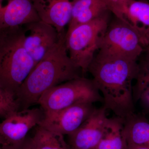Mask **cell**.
Listing matches in <instances>:
<instances>
[{
    "mask_svg": "<svg viewBox=\"0 0 149 149\" xmlns=\"http://www.w3.org/2000/svg\"><path fill=\"white\" fill-rule=\"evenodd\" d=\"M138 69V61L99 52L88 68L102 97L103 107L116 116L124 118L135 112L133 82Z\"/></svg>",
    "mask_w": 149,
    "mask_h": 149,
    "instance_id": "1",
    "label": "cell"
},
{
    "mask_svg": "<svg viewBox=\"0 0 149 149\" xmlns=\"http://www.w3.org/2000/svg\"><path fill=\"white\" fill-rule=\"evenodd\" d=\"M65 35L35 65L17 92L20 110L37 104L42 95L51 88L83 76L70 57Z\"/></svg>",
    "mask_w": 149,
    "mask_h": 149,
    "instance_id": "2",
    "label": "cell"
},
{
    "mask_svg": "<svg viewBox=\"0 0 149 149\" xmlns=\"http://www.w3.org/2000/svg\"><path fill=\"white\" fill-rule=\"evenodd\" d=\"M23 39L22 26L0 29V85L15 95L35 67Z\"/></svg>",
    "mask_w": 149,
    "mask_h": 149,
    "instance_id": "3",
    "label": "cell"
},
{
    "mask_svg": "<svg viewBox=\"0 0 149 149\" xmlns=\"http://www.w3.org/2000/svg\"><path fill=\"white\" fill-rule=\"evenodd\" d=\"M111 12L108 13L93 21L77 25L67 30L65 44L68 52L83 76L98 51L101 42L109 23Z\"/></svg>",
    "mask_w": 149,
    "mask_h": 149,
    "instance_id": "4",
    "label": "cell"
},
{
    "mask_svg": "<svg viewBox=\"0 0 149 149\" xmlns=\"http://www.w3.org/2000/svg\"><path fill=\"white\" fill-rule=\"evenodd\" d=\"M84 102H103V98L92 79L81 76L48 90L37 104L44 112H50Z\"/></svg>",
    "mask_w": 149,
    "mask_h": 149,
    "instance_id": "5",
    "label": "cell"
},
{
    "mask_svg": "<svg viewBox=\"0 0 149 149\" xmlns=\"http://www.w3.org/2000/svg\"><path fill=\"white\" fill-rule=\"evenodd\" d=\"M144 47L137 31L116 17L109 24L101 42L98 52L138 61L143 52Z\"/></svg>",
    "mask_w": 149,
    "mask_h": 149,
    "instance_id": "6",
    "label": "cell"
},
{
    "mask_svg": "<svg viewBox=\"0 0 149 149\" xmlns=\"http://www.w3.org/2000/svg\"><path fill=\"white\" fill-rule=\"evenodd\" d=\"M44 112L33 108L15 112L0 123V140L5 149H15L26 139L29 130L38 126Z\"/></svg>",
    "mask_w": 149,
    "mask_h": 149,
    "instance_id": "7",
    "label": "cell"
},
{
    "mask_svg": "<svg viewBox=\"0 0 149 149\" xmlns=\"http://www.w3.org/2000/svg\"><path fill=\"white\" fill-rule=\"evenodd\" d=\"M93 103L84 102L50 112H44L39 126L64 136L74 132L95 110Z\"/></svg>",
    "mask_w": 149,
    "mask_h": 149,
    "instance_id": "8",
    "label": "cell"
},
{
    "mask_svg": "<svg viewBox=\"0 0 149 149\" xmlns=\"http://www.w3.org/2000/svg\"><path fill=\"white\" fill-rule=\"evenodd\" d=\"M22 28L24 47L35 66L65 33L60 34L53 26L41 20L25 24Z\"/></svg>",
    "mask_w": 149,
    "mask_h": 149,
    "instance_id": "9",
    "label": "cell"
},
{
    "mask_svg": "<svg viewBox=\"0 0 149 149\" xmlns=\"http://www.w3.org/2000/svg\"><path fill=\"white\" fill-rule=\"evenodd\" d=\"M107 110L103 106L95 109L77 130L68 135L71 149H97L109 119Z\"/></svg>",
    "mask_w": 149,
    "mask_h": 149,
    "instance_id": "10",
    "label": "cell"
},
{
    "mask_svg": "<svg viewBox=\"0 0 149 149\" xmlns=\"http://www.w3.org/2000/svg\"><path fill=\"white\" fill-rule=\"evenodd\" d=\"M40 19L53 26L60 34L65 33L75 0H32Z\"/></svg>",
    "mask_w": 149,
    "mask_h": 149,
    "instance_id": "11",
    "label": "cell"
},
{
    "mask_svg": "<svg viewBox=\"0 0 149 149\" xmlns=\"http://www.w3.org/2000/svg\"><path fill=\"white\" fill-rule=\"evenodd\" d=\"M3 1L0 2V29L40 20L32 0H5V3Z\"/></svg>",
    "mask_w": 149,
    "mask_h": 149,
    "instance_id": "12",
    "label": "cell"
},
{
    "mask_svg": "<svg viewBox=\"0 0 149 149\" xmlns=\"http://www.w3.org/2000/svg\"><path fill=\"white\" fill-rule=\"evenodd\" d=\"M115 16L133 27L139 33L142 41V35L149 28V3L126 0L118 10Z\"/></svg>",
    "mask_w": 149,
    "mask_h": 149,
    "instance_id": "13",
    "label": "cell"
},
{
    "mask_svg": "<svg viewBox=\"0 0 149 149\" xmlns=\"http://www.w3.org/2000/svg\"><path fill=\"white\" fill-rule=\"evenodd\" d=\"M109 12H111V6L109 0H75L67 30L88 23Z\"/></svg>",
    "mask_w": 149,
    "mask_h": 149,
    "instance_id": "14",
    "label": "cell"
},
{
    "mask_svg": "<svg viewBox=\"0 0 149 149\" xmlns=\"http://www.w3.org/2000/svg\"><path fill=\"white\" fill-rule=\"evenodd\" d=\"M123 135L127 146H149V120L135 112L124 118Z\"/></svg>",
    "mask_w": 149,
    "mask_h": 149,
    "instance_id": "15",
    "label": "cell"
},
{
    "mask_svg": "<svg viewBox=\"0 0 149 149\" xmlns=\"http://www.w3.org/2000/svg\"><path fill=\"white\" fill-rule=\"evenodd\" d=\"M124 118L116 116L109 118L105 131L97 149H125L123 137Z\"/></svg>",
    "mask_w": 149,
    "mask_h": 149,
    "instance_id": "16",
    "label": "cell"
},
{
    "mask_svg": "<svg viewBox=\"0 0 149 149\" xmlns=\"http://www.w3.org/2000/svg\"><path fill=\"white\" fill-rule=\"evenodd\" d=\"M37 149H71L63 136L58 135L38 125L31 138Z\"/></svg>",
    "mask_w": 149,
    "mask_h": 149,
    "instance_id": "17",
    "label": "cell"
},
{
    "mask_svg": "<svg viewBox=\"0 0 149 149\" xmlns=\"http://www.w3.org/2000/svg\"><path fill=\"white\" fill-rule=\"evenodd\" d=\"M139 63V69L136 83L133 87L134 103L139 101L143 91L149 85V54Z\"/></svg>",
    "mask_w": 149,
    "mask_h": 149,
    "instance_id": "18",
    "label": "cell"
},
{
    "mask_svg": "<svg viewBox=\"0 0 149 149\" xmlns=\"http://www.w3.org/2000/svg\"><path fill=\"white\" fill-rule=\"evenodd\" d=\"M19 110L16 95L0 85V116L5 118Z\"/></svg>",
    "mask_w": 149,
    "mask_h": 149,
    "instance_id": "19",
    "label": "cell"
},
{
    "mask_svg": "<svg viewBox=\"0 0 149 149\" xmlns=\"http://www.w3.org/2000/svg\"><path fill=\"white\" fill-rule=\"evenodd\" d=\"M139 101L141 103L144 112L149 115V85L141 94Z\"/></svg>",
    "mask_w": 149,
    "mask_h": 149,
    "instance_id": "20",
    "label": "cell"
},
{
    "mask_svg": "<svg viewBox=\"0 0 149 149\" xmlns=\"http://www.w3.org/2000/svg\"><path fill=\"white\" fill-rule=\"evenodd\" d=\"M15 149H37L32 143L31 138L26 139Z\"/></svg>",
    "mask_w": 149,
    "mask_h": 149,
    "instance_id": "21",
    "label": "cell"
},
{
    "mask_svg": "<svg viewBox=\"0 0 149 149\" xmlns=\"http://www.w3.org/2000/svg\"><path fill=\"white\" fill-rule=\"evenodd\" d=\"M111 6L112 13L114 14L120 6L124 3L126 0H109Z\"/></svg>",
    "mask_w": 149,
    "mask_h": 149,
    "instance_id": "22",
    "label": "cell"
},
{
    "mask_svg": "<svg viewBox=\"0 0 149 149\" xmlns=\"http://www.w3.org/2000/svg\"><path fill=\"white\" fill-rule=\"evenodd\" d=\"M141 39L144 47H148L149 45V28L144 32Z\"/></svg>",
    "mask_w": 149,
    "mask_h": 149,
    "instance_id": "23",
    "label": "cell"
},
{
    "mask_svg": "<svg viewBox=\"0 0 149 149\" xmlns=\"http://www.w3.org/2000/svg\"><path fill=\"white\" fill-rule=\"evenodd\" d=\"M125 149H149V146H127Z\"/></svg>",
    "mask_w": 149,
    "mask_h": 149,
    "instance_id": "24",
    "label": "cell"
},
{
    "mask_svg": "<svg viewBox=\"0 0 149 149\" xmlns=\"http://www.w3.org/2000/svg\"><path fill=\"white\" fill-rule=\"evenodd\" d=\"M0 149H5L4 147L3 146L2 144L1 140H0Z\"/></svg>",
    "mask_w": 149,
    "mask_h": 149,
    "instance_id": "25",
    "label": "cell"
},
{
    "mask_svg": "<svg viewBox=\"0 0 149 149\" xmlns=\"http://www.w3.org/2000/svg\"><path fill=\"white\" fill-rule=\"evenodd\" d=\"M147 47H148V53L149 54V45Z\"/></svg>",
    "mask_w": 149,
    "mask_h": 149,
    "instance_id": "26",
    "label": "cell"
},
{
    "mask_svg": "<svg viewBox=\"0 0 149 149\" xmlns=\"http://www.w3.org/2000/svg\"><path fill=\"white\" fill-rule=\"evenodd\" d=\"M3 1V0H0V2L2 1Z\"/></svg>",
    "mask_w": 149,
    "mask_h": 149,
    "instance_id": "27",
    "label": "cell"
}]
</instances>
